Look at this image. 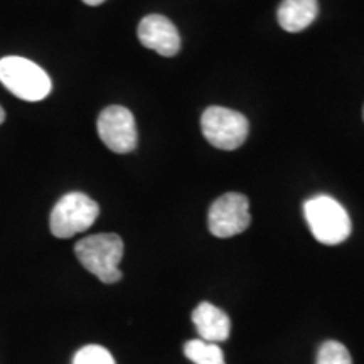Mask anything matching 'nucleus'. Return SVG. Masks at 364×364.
<instances>
[{
	"label": "nucleus",
	"instance_id": "obj_1",
	"mask_svg": "<svg viewBox=\"0 0 364 364\" xmlns=\"http://www.w3.org/2000/svg\"><path fill=\"white\" fill-rule=\"evenodd\" d=\"M75 253L81 265L103 284H117L122 280L118 265L124 258V241L118 235L102 233L80 240L75 245Z\"/></svg>",
	"mask_w": 364,
	"mask_h": 364
},
{
	"label": "nucleus",
	"instance_id": "obj_2",
	"mask_svg": "<svg viewBox=\"0 0 364 364\" xmlns=\"http://www.w3.org/2000/svg\"><path fill=\"white\" fill-rule=\"evenodd\" d=\"M304 216L314 238L322 245H339L351 235V218L343 204L331 196L321 194L306 201Z\"/></svg>",
	"mask_w": 364,
	"mask_h": 364
},
{
	"label": "nucleus",
	"instance_id": "obj_3",
	"mask_svg": "<svg viewBox=\"0 0 364 364\" xmlns=\"http://www.w3.org/2000/svg\"><path fill=\"white\" fill-rule=\"evenodd\" d=\"M0 83L24 102H41L51 93L53 83L43 68L21 56L0 59Z\"/></svg>",
	"mask_w": 364,
	"mask_h": 364
},
{
	"label": "nucleus",
	"instance_id": "obj_4",
	"mask_svg": "<svg viewBox=\"0 0 364 364\" xmlns=\"http://www.w3.org/2000/svg\"><path fill=\"white\" fill-rule=\"evenodd\" d=\"M100 206L83 193L65 194L53 208L49 228L56 238L66 240L83 233L97 221Z\"/></svg>",
	"mask_w": 364,
	"mask_h": 364
},
{
	"label": "nucleus",
	"instance_id": "obj_5",
	"mask_svg": "<svg viewBox=\"0 0 364 364\" xmlns=\"http://www.w3.org/2000/svg\"><path fill=\"white\" fill-rule=\"evenodd\" d=\"M250 124L243 113L225 107H209L201 117L203 135L213 147L235 150L245 144Z\"/></svg>",
	"mask_w": 364,
	"mask_h": 364
},
{
	"label": "nucleus",
	"instance_id": "obj_6",
	"mask_svg": "<svg viewBox=\"0 0 364 364\" xmlns=\"http://www.w3.org/2000/svg\"><path fill=\"white\" fill-rule=\"evenodd\" d=\"M250 203L247 196L240 193H228L218 198L209 208L208 226L216 238H231L248 230Z\"/></svg>",
	"mask_w": 364,
	"mask_h": 364
},
{
	"label": "nucleus",
	"instance_id": "obj_7",
	"mask_svg": "<svg viewBox=\"0 0 364 364\" xmlns=\"http://www.w3.org/2000/svg\"><path fill=\"white\" fill-rule=\"evenodd\" d=\"M98 135L108 149L117 154H129L136 147L135 118L129 108L112 105L100 113L97 122Z\"/></svg>",
	"mask_w": 364,
	"mask_h": 364
},
{
	"label": "nucleus",
	"instance_id": "obj_8",
	"mask_svg": "<svg viewBox=\"0 0 364 364\" xmlns=\"http://www.w3.org/2000/svg\"><path fill=\"white\" fill-rule=\"evenodd\" d=\"M136 34L145 48L152 49L161 56L172 58L181 49V36L177 27L167 17L159 16V14H150L144 17L140 21Z\"/></svg>",
	"mask_w": 364,
	"mask_h": 364
},
{
	"label": "nucleus",
	"instance_id": "obj_9",
	"mask_svg": "<svg viewBox=\"0 0 364 364\" xmlns=\"http://www.w3.org/2000/svg\"><path fill=\"white\" fill-rule=\"evenodd\" d=\"M193 322L199 338L206 343H223L231 331V321L225 311L209 302H201L193 312Z\"/></svg>",
	"mask_w": 364,
	"mask_h": 364
},
{
	"label": "nucleus",
	"instance_id": "obj_10",
	"mask_svg": "<svg viewBox=\"0 0 364 364\" xmlns=\"http://www.w3.org/2000/svg\"><path fill=\"white\" fill-rule=\"evenodd\" d=\"M318 14L317 0H282L277 11L279 24L287 33H300L316 21Z\"/></svg>",
	"mask_w": 364,
	"mask_h": 364
},
{
	"label": "nucleus",
	"instance_id": "obj_11",
	"mask_svg": "<svg viewBox=\"0 0 364 364\" xmlns=\"http://www.w3.org/2000/svg\"><path fill=\"white\" fill-rule=\"evenodd\" d=\"M184 354L194 364H226L225 354H223L220 346L206 343L203 339H193L186 343Z\"/></svg>",
	"mask_w": 364,
	"mask_h": 364
},
{
	"label": "nucleus",
	"instance_id": "obj_12",
	"mask_svg": "<svg viewBox=\"0 0 364 364\" xmlns=\"http://www.w3.org/2000/svg\"><path fill=\"white\" fill-rule=\"evenodd\" d=\"M316 364H353V359L344 344L338 341H327L318 349Z\"/></svg>",
	"mask_w": 364,
	"mask_h": 364
},
{
	"label": "nucleus",
	"instance_id": "obj_13",
	"mask_svg": "<svg viewBox=\"0 0 364 364\" xmlns=\"http://www.w3.org/2000/svg\"><path fill=\"white\" fill-rule=\"evenodd\" d=\"M73 364H115V359H113L112 353L108 349L102 348V346L91 344L81 348L75 354Z\"/></svg>",
	"mask_w": 364,
	"mask_h": 364
},
{
	"label": "nucleus",
	"instance_id": "obj_14",
	"mask_svg": "<svg viewBox=\"0 0 364 364\" xmlns=\"http://www.w3.org/2000/svg\"><path fill=\"white\" fill-rule=\"evenodd\" d=\"M83 2L86 4V6H100V4H103L105 0H83Z\"/></svg>",
	"mask_w": 364,
	"mask_h": 364
},
{
	"label": "nucleus",
	"instance_id": "obj_15",
	"mask_svg": "<svg viewBox=\"0 0 364 364\" xmlns=\"http://www.w3.org/2000/svg\"><path fill=\"white\" fill-rule=\"evenodd\" d=\"M4 120H6V110H4V108L0 107V125L4 124Z\"/></svg>",
	"mask_w": 364,
	"mask_h": 364
}]
</instances>
